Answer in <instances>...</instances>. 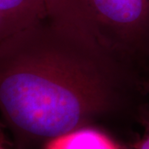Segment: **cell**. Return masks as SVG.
<instances>
[{"label": "cell", "instance_id": "cell-7", "mask_svg": "<svg viewBox=\"0 0 149 149\" xmlns=\"http://www.w3.org/2000/svg\"><path fill=\"white\" fill-rule=\"evenodd\" d=\"M0 149H9L8 148V142L6 141H0Z\"/></svg>", "mask_w": 149, "mask_h": 149}, {"label": "cell", "instance_id": "cell-6", "mask_svg": "<svg viewBox=\"0 0 149 149\" xmlns=\"http://www.w3.org/2000/svg\"><path fill=\"white\" fill-rule=\"evenodd\" d=\"M138 149H149V129L140 142Z\"/></svg>", "mask_w": 149, "mask_h": 149}, {"label": "cell", "instance_id": "cell-2", "mask_svg": "<svg viewBox=\"0 0 149 149\" xmlns=\"http://www.w3.org/2000/svg\"><path fill=\"white\" fill-rule=\"evenodd\" d=\"M49 16L132 69L149 46V0H47Z\"/></svg>", "mask_w": 149, "mask_h": 149}, {"label": "cell", "instance_id": "cell-1", "mask_svg": "<svg viewBox=\"0 0 149 149\" xmlns=\"http://www.w3.org/2000/svg\"><path fill=\"white\" fill-rule=\"evenodd\" d=\"M142 96L128 66L48 15L0 45V113L24 145L95 128Z\"/></svg>", "mask_w": 149, "mask_h": 149}, {"label": "cell", "instance_id": "cell-5", "mask_svg": "<svg viewBox=\"0 0 149 149\" xmlns=\"http://www.w3.org/2000/svg\"><path fill=\"white\" fill-rule=\"evenodd\" d=\"M136 73L144 94L149 95V46L138 62Z\"/></svg>", "mask_w": 149, "mask_h": 149}, {"label": "cell", "instance_id": "cell-3", "mask_svg": "<svg viewBox=\"0 0 149 149\" xmlns=\"http://www.w3.org/2000/svg\"><path fill=\"white\" fill-rule=\"evenodd\" d=\"M44 149H120L106 133L95 128H84L49 141Z\"/></svg>", "mask_w": 149, "mask_h": 149}, {"label": "cell", "instance_id": "cell-4", "mask_svg": "<svg viewBox=\"0 0 149 149\" xmlns=\"http://www.w3.org/2000/svg\"><path fill=\"white\" fill-rule=\"evenodd\" d=\"M0 13L42 20L48 15L47 0H0Z\"/></svg>", "mask_w": 149, "mask_h": 149}, {"label": "cell", "instance_id": "cell-8", "mask_svg": "<svg viewBox=\"0 0 149 149\" xmlns=\"http://www.w3.org/2000/svg\"><path fill=\"white\" fill-rule=\"evenodd\" d=\"M0 141H6L5 136H4V133H3L1 125H0Z\"/></svg>", "mask_w": 149, "mask_h": 149}]
</instances>
